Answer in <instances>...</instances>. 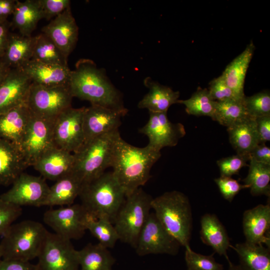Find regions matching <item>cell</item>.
<instances>
[{"mask_svg":"<svg viewBox=\"0 0 270 270\" xmlns=\"http://www.w3.org/2000/svg\"><path fill=\"white\" fill-rule=\"evenodd\" d=\"M185 261L188 270H224L223 266L216 262L212 255L206 256L185 248Z\"/></svg>","mask_w":270,"mask_h":270,"instance_id":"39","label":"cell"},{"mask_svg":"<svg viewBox=\"0 0 270 270\" xmlns=\"http://www.w3.org/2000/svg\"><path fill=\"white\" fill-rule=\"evenodd\" d=\"M214 182L224 198L230 202L242 190L248 188V186L240 184L232 177L220 176L215 178Z\"/></svg>","mask_w":270,"mask_h":270,"instance_id":"43","label":"cell"},{"mask_svg":"<svg viewBox=\"0 0 270 270\" xmlns=\"http://www.w3.org/2000/svg\"><path fill=\"white\" fill-rule=\"evenodd\" d=\"M21 68L32 82L36 84L46 86L68 84L71 70L68 66L47 64L31 60Z\"/></svg>","mask_w":270,"mask_h":270,"instance_id":"23","label":"cell"},{"mask_svg":"<svg viewBox=\"0 0 270 270\" xmlns=\"http://www.w3.org/2000/svg\"><path fill=\"white\" fill-rule=\"evenodd\" d=\"M179 242L166 230L154 212L150 214L138 236L136 253L140 256L150 254L176 255Z\"/></svg>","mask_w":270,"mask_h":270,"instance_id":"10","label":"cell"},{"mask_svg":"<svg viewBox=\"0 0 270 270\" xmlns=\"http://www.w3.org/2000/svg\"><path fill=\"white\" fill-rule=\"evenodd\" d=\"M17 0H0V20H6L8 17L12 14Z\"/></svg>","mask_w":270,"mask_h":270,"instance_id":"49","label":"cell"},{"mask_svg":"<svg viewBox=\"0 0 270 270\" xmlns=\"http://www.w3.org/2000/svg\"><path fill=\"white\" fill-rule=\"evenodd\" d=\"M32 60L47 64L68 66V58L45 34L35 36Z\"/></svg>","mask_w":270,"mask_h":270,"instance_id":"34","label":"cell"},{"mask_svg":"<svg viewBox=\"0 0 270 270\" xmlns=\"http://www.w3.org/2000/svg\"><path fill=\"white\" fill-rule=\"evenodd\" d=\"M48 232L38 222L25 220L13 224L0 242L2 259L30 262L38 258Z\"/></svg>","mask_w":270,"mask_h":270,"instance_id":"5","label":"cell"},{"mask_svg":"<svg viewBox=\"0 0 270 270\" xmlns=\"http://www.w3.org/2000/svg\"><path fill=\"white\" fill-rule=\"evenodd\" d=\"M50 186L44 178L22 172L12 188L0 196L2 200L20 206H44Z\"/></svg>","mask_w":270,"mask_h":270,"instance_id":"14","label":"cell"},{"mask_svg":"<svg viewBox=\"0 0 270 270\" xmlns=\"http://www.w3.org/2000/svg\"><path fill=\"white\" fill-rule=\"evenodd\" d=\"M2 251L0 248V261L2 260Z\"/></svg>","mask_w":270,"mask_h":270,"instance_id":"52","label":"cell"},{"mask_svg":"<svg viewBox=\"0 0 270 270\" xmlns=\"http://www.w3.org/2000/svg\"><path fill=\"white\" fill-rule=\"evenodd\" d=\"M250 161V158L236 154V155L222 158L216 162L220 170V176L232 177L238 174L242 168L248 166L247 162Z\"/></svg>","mask_w":270,"mask_h":270,"instance_id":"40","label":"cell"},{"mask_svg":"<svg viewBox=\"0 0 270 270\" xmlns=\"http://www.w3.org/2000/svg\"><path fill=\"white\" fill-rule=\"evenodd\" d=\"M72 98L68 84L46 86L32 82L27 106L34 115L54 120L72 107Z\"/></svg>","mask_w":270,"mask_h":270,"instance_id":"8","label":"cell"},{"mask_svg":"<svg viewBox=\"0 0 270 270\" xmlns=\"http://www.w3.org/2000/svg\"><path fill=\"white\" fill-rule=\"evenodd\" d=\"M237 253L239 265L244 270H270V250L263 244L246 242L230 245Z\"/></svg>","mask_w":270,"mask_h":270,"instance_id":"30","label":"cell"},{"mask_svg":"<svg viewBox=\"0 0 270 270\" xmlns=\"http://www.w3.org/2000/svg\"><path fill=\"white\" fill-rule=\"evenodd\" d=\"M56 182L49 188L44 206H63L73 204L79 196L83 182L73 172Z\"/></svg>","mask_w":270,"mask_h":270,"instance_id":"28","label":"cell"},{"mask_svg":"<svg viewBox=\"0 0 270 270\" xmlns=\"http://www.w3.org/2000/svg\"><path fill=\"white\" fill-rule=\"evenodd\" d=\"M0 270H36V267L30 262L2 259Z\"/></svg>","mask_w":270,"mask_h":270,"instance_id":"46","label":"cell"},{"mask_svg":"<svg viewBox=\"0 0 270 270\" xmlns=\"http://www.w3.org/2000/svg\"><path fill=\"white\" fill-rule=\"evenodd\" d=\"M32 115L27 104L0 114V138L20 146Z\"/></svg>","mask_w":270,"mask_h":270,"instance_id":"22","label":"cell"},{"mask_svg":"<svg viewBox=\"0 0 270 270\" xmlns=\"http://www.w3.org/2000/svg\"><path fill=\"white\" fill-rule=\"evenodd\" d=\"M126 196L112 172H104L84 183L79 195L80 204L88 214L95 218H107L112 222Z\"/></svg>","mask_w":270,"mask_h":270,"instance_id":"3","label":"cell"},{"mask_svg":"<svg viewBox=\"0 0 270 270\" xmlns=\"http://www.w3.org/2000/svg\"><path fill=\"white\" fill-rule=\"evenodd\" d=\"M68 86L74 97L88 100L92 105L125 110L122 98L107 78L104 71L98 68L88 59H80L71 70Z\"/></svg>","mask_w":270,"mask_h":270,"instance_id":"1","label":"cell"},{"mask_svg":"<svg viewBox=\"0 0 270 270\" xmlns=\"http://www.w3.org/2000/svg\"><path fill=\"white\" fill-rule=\"evenodd\" d=\"M86 214L81 204H73L47 210L43 220L54 234L70 240H78L86 230L84 219Z\"/></svg>","mask_w":270,"mask_h":270,"instance_id":"13","label":"cell"},{"mask_svg":"<svg viewBox=\"0 0 270 270\" xmlns=\"http://www.w3.org/2000/svg\"><path fill=\"white\" fill-rule=\"evenodd\" d=\"M208 88L210 94L213 100L224 102L232 100H240V98L226 84L222 75L213 80L209 84Z\"/></svg>","mask_w":270,"mask_h":270,"instance_id":"41","label":"cell"},{"mask_svg":"<svg viewBox=\"0 0 270 270\" xmlns=\"http://www.w3.org/2000/svg\"><path fill=\"white\" fill-rule=\"evenodd\" d=\"M32 81L21 68H11L0 84V114L27 104Z\"/></svg>","mask_w":270,"mask_h":270,"instance_id":"17","label":"cell"},{"mask_svg":"<svg viewBox=\"0 0 270 270\" xmlns=\"http://www.w3.org/2000/svg\"><path fill=\"white\" fill-rule=\"evenodd\" d=\"M230 142L236 154L249 156L258 144L255 118L250 117L227 128Z\"/></svg>","mask_w":270,"mask_h":270,"instance_id":"25","label":"cell"},{"mask_svg":"<svg viewBox=\"0 0 270 270\" xmlns=\"http://www.w3.org/2000/svg\"><path fill=\"white\" fill-rule=\"evenodd\" d=\"M86 230L105 248H113L119 237L112 222L107 218H95L86 214L84 219Z\"/></svg>","mask_w":270,"mask_h":270,"instance_id":"35","label":"cell"},{"mask_svg":"<svg viewBox=\"0 0 270 270\" xmlns=\"http://www.w3.org/2000/svg\"><path fill=\"white\" fill-rule=\"evenodd\" d=\"M243 104L248 114L253 118L270 116V94L268 90L245 96Z\"/></svg>","mask_w":270,"mask_h":270,"instance_id":"38","label":"cell"},{"mask_svg":"<svg viewBox=\"0 0 270 270\" xmlns=\"http://www.w3.org/2000/svg\"><path fill=\"white\" fill-rule=\"evenodd\" d=\"M228 262V268L227 270H244L239 264L236 265L230 260Z\"/></svg>","mask_w":270,"mask_h":270,"instance_id":"51","label":"cell"},{"mask_svg":"<svg viewBox=\"0 0 270 270\" xmlns=\"http://www.w3.org/2000/svg\"><path fill=\"white\" fill-rule=\"evenodd\" d=\"M256 48L250 42L238 56L226 68L222 76L226 84L240 98L245 97L244 84L250 64Z\"/></svg>","mask_w":270,"mask_h":270,"instance_id":"24","label":"cell"},{"mask_svg":"<svg viewBox=\"0 0 270 270\" xmlns=\"http://www.w3.org/2000/svg\"><path fill=\"white\" fill-rule=\"evenodd\" d=\"M216 102L210 96L208 89L200 88L189 98L178 101V103L185 106L188 114L198 116H207L212 118L214 112Z\"/></svg>","mask_w":270,"mask_h":270,"instance_id":"37","label":"cell"},{"mask_svg":"<svg viewBox=\"0 0 270 270\" xmlns=\"http://www.w3.org/2000/svg\"><path fill=\"white\" fill-rule=\"evenodd\" d=\"M249 156L250 160L270 164V148L265 144H258L250 152Z\"/></svg>","mask_w":270,"mask_h":270,"instance_id":"47","label":"cell"},{"mask_svg":"<svg viewBox=\"0 0 270 270\" xmlns=\"http://www.w3.org/2000/svg\"><path fill=\"white\" fill-rule=\"evenodd\" d=\"M247 176L242 180L253 196H270V164L250 159Z\"/></svg>","mask_w":270,"mask_h":270,"instance_id":"33","label":"cell"},{"mask_svg":"<svg viewBox=\"0 0 270 270\" xmlns=\"http://www.w3.org/2000/svg\"><path fill=\"white\" fill-rule=\"evenodd\" d=\"M160 156V151L148 145L138 148L128 144L121 136L118 138L111 167L126 196L146 184L151 177L152 166Z\"/></svg>","mask_w":270,"mask_h":270,"instance_id":"2","label":"cell"},{"mask_svg":"<svg viewBox=\"0 0 270 270\" xmlns=\"http://www.w3.org/2000/svg\"><path fill=\"white\" fill-rule=\"evenodd\" d=\"M200 236L204 244L210 246L216 252L230 261L227 255L230 245V239L225 228L216 215L206 214L202 217Z\"/></svg>","mask_w":270,"mask_h":270,"instance_id":"26","label":"cell"},{"mask_svg":"<svg viewBox=\"0 0 270 270\" xmlns=\"http://www.w3.org/2000/svg\"><path fill=\"white\" fill-rule=\"evenodd\" d=\"M12 25L18 29L22 36H31L42 16L38 0H18Z\"/></svg>","mask_w":270,"mask_h":270,"instance_id":"31","label":"cell"},{"mask_svg":"<svg viewBox=\"0 0 270 270\" xmlns=\"http://www.w3.org/2000/svg\"><path fill=\"white\" fill-rule=\"evenodd\" d=\"M144 82L149 91L139 102L140 108H146L152 112H168L172 105L178 103L179 92L174 91L150 78H146Z\"/></svg>","mask_w":270,"mask_h":270,"instance_id":"27","label":"cell"},{"mask_svg":"<svg viewBox=\"0 0 270 270\" xmlns=\"http://www.w3.org/2000/svg\"><path fill=\"white\" fill-rule=\"evenodd\" d=\"M10 69L4 58L0 59V84L4 80Z\"/></svg>","mask_w":270,"mask_h":270,"instance_id":"50","label":"cell"},{"mask_svg":"<svg viewBox=\"0 0 270 270\" xmlns=\"http://www.w3.org/2000/svg\"><path fill=\"white\" fill-rule=\"evenodd\" d=\"M246 242L254 244H265L270 247L268 236L270 228V205L258 204L246 210L242 218Z\"/></svg>","mask_w":270,"mask_h":270,"instance_id":"19","label":"cell"},{"mask_svg":"<svg viewBox=\"0 0 270 270\" xmlns=\"http://www.w3.org/2000/svg\"><path fill=\"white\" fill-rule=\"evenodd\" d=\"M127 112L128 110H118L98 105L85 107L83 117L85 143L102 134L118 130L121 118Z\"/></svg>","mask_w":270,"mask_h":270,"instance_id":"16","label":"cell"},{"mask_svg":"<svg viewBox=\"0 0 270 270\" xmlns=\"http://www.w3.org/2000/svg\"><path fill=\"white\" fill-rule=\"evenodd\" d=\"M81 270H112L115 259L108 250L99 243L90 244L78 250Z\"/></svg>","mask_w":270,"mask_h":270,"instance_id":"32","label":"cell"},{"mask_svg":"<svg viewBox=\"0 0 270 270\" xmlns=\"http://www.w3.org/2000/svg\"><path fill=\"white\" fill-rule=\"evenodd\" d=\"M85 107H70L54 120V138L56 147L72 154L78 152L85 144L83 117Z\"/></svg>","mask_w":270,"mask_h":270,"instance_id":"11","label":"cell"},{"mask_svg":"<svg viewBox=\"0 0 270 270\" xmlns=\"http://www.w3.org/2000/svg\"><path fill=\"white\" fill-rule=\"evenodd\" d=\"M42 18L50 20L70 7L69 0H38Z\"/></svg>","mask_w":270,"mask_h":270,"instance_id":"44","label":"cell"},{"mask_svg":"<svg viewBox=\"0 0 270 270\" xmlns=\"http://www.w3.org/2000/svg\"><path fill=\"white\" fill-rule=\"evenodd\" d=\"M22 213V207L0 198V236L4 234Z\"/></svg>","mask_w":270,"mask_h":270,"instance_id":"42","label":"cell"},{"mask_svg":"<svg viewBox=\"0 0 270 270\" xmlns=\"http://www.w3.org/2000/svg\"><path fill=\"white\" fill-rule=\"evenodd\" d=\"M20 144V148L30 166L46 152L56 147L54 138V120L34 115Z\"/></svg>","mask_w":270,"mask_h":270,"instance_id":"12","label":"cell"},{"mask_svg":"<svg viewBox=\"0 0 270 270\" xmlns=\"http://www.w3.org/2000/svg\"><path fill=\"white\" fill-rule=\"evenodd\" d=\"M149 119L139 132L148 138V144L158 151L164 147L174 146L186 134L184 126L181 123H172L167 116V112H149Z\"/></svg>","mask_w":270,"mask_h":270,"instance_id":"15","label":"cell"},{"mask_svg":"<svg viewBox=\"0 0 270 270\" xmlns=\"http://www.w3.org/2000/svg\"><path fill=\"white\" fill-rule=\"evenodd\" d=\"M74 154L56 146L44 153L32 166L44 179L56 181L72 172Z\"/></svg>","mask_w":270,"mask_h":270,"instance_id":"20","label":"cell"},{"mask_svg":"<svg viewBox=\"0 0 270 270\" xmlns=\"http://www.w3.org/2000/svg\"><path fill=\"white\" fill-rule=\"evenodd\" d=\"M152 198L140 188L126 196L112 223L119 240L135 248L152 209Z\"/></svg>","mask_w":270,"mask_h":270,"instance_id":"7","label":"cell"},{"mask_svg":"<svg viewBox=\"0 0 270 270\" xmlns=\"http://www.w3.org/2000/svg\"><path fill=\"white\" fill-rule=\"evenodd\" d=\"M68 58L74 49L78 38V28L72 16L70 7L54 18L42 29Z\"/></svg>","mask_w":270,"mask_h":270,"instance_id":"18","label":"cell"},{"mask_svg":"<svg viewBox=\"0 0 270 270\" xmlns=\"http://www.w3.org/2000/svg\"><path fill=\"white\" fill-rule=\"evenodd\" d=\"M259 143L270 140V116L255 118Z\"/></svg>","mask_w":270,"mask_h":270,"instance_id":"45","label":"cell"},{"mask_svg":"<svg viewBox=\"0 0 270 270\" xmlns=\"http://www.w3.org/2000/svg\"><path fill=\"white\" fill-rule=\"evenodd\" d=\"M11 26L12 23L8 20H0V59L3 58L4 55Z\"/></svg>","mask_w":270,"mask_h":270,"instance_id":"48","label":"cell"},{"mask_svg":"<svg viewBox=\"0 0 270 270\" xmlns=\"http://www.w3.org/2000/svg\"><path fill=\"white\" fill-rule=\"evenodd\" d=\"M28 166L20 146L0 138V184H12Z\"/></svg>","mask_w":270,"mask_h":270,"instance_id":"21","label":"cell"},{"mask_svg":"<svg viewBox=\"0 0 270 270\" xmlns=\"http://www.w3.org/2000/svg\"><path fill=\"white\" fill-rule=\"evenodd\" d=\"M38 258L36 270H78L80 266L71 240L49 232Z\"/></svg>","mask_w":270,"mask_h":270,"instance_id":"9","label":"cell"},{"mask_svg":"<svg viewBox=\"0 0 270 270\" xmlns=\"http://www.w3.org/2000/svg\"><path fill=\"white\" fill-rule=\"evenodd\" d=\"M250 117L251 116L248 114L243 100L216 101L212 120L228 128Z\"/></svg>","mask_w":270,"mask_h":270,"instance_id":"36","label":"cell"},{"mask_svg":"<svg viewBox=\"0 0 270 270\" xmlns=\"http://www.w3.org/2000/svg\"><path fill=\"white\" fill-rule=\"evenodd\" d=\"M34 42L35 36L10 32L4 60L11 68H22L32 60Z\"/></svg>","mask_w":270,"mask_h":270,"instance_id":"29","label":"cell"},{"mask_svg":"<svg viewBox=\"0 0 270 270\" xmlns=\"http://www.w3.org/2000/svg\"><path fill=\"white\" fill-rule=\"evenodd\" d=\"M151 206L158 220L180 245L190 246L192 219L188 198L179 191L167 192L153 198Z\"/></svg>","mask_w":270,"mask_h":270,"instance_id":"4","label":"cell"},{"mask_svg":"<svg viewBox=\"0 0 270 270\" xmlns=\"http://www.w3.org/2000/svg\"><path fill=\"white\" fill-rule=\"evenodd\" d=\"M120 136L119 130H116L86 142L78 152L74 154L72 172L83 183L104 173L112 166L116 142Z\"/></svg>","mask_w":270,"mask_h":270,"instance_id":"6","label":"cell"}]
</instances>
